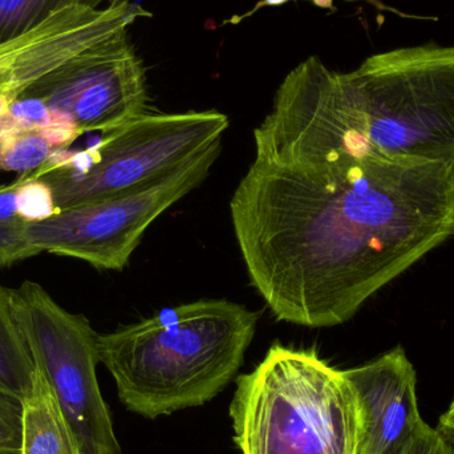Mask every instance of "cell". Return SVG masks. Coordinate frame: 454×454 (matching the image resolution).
Wrapping results in <instances>:
<instances>
[{
    "label": "cell",
    "instance_id": "d6986e66",
    "mask_svg": "<svg viewBox=\"0 0 454 454\" xmlns=\"http://www.w3.org/2000/svg\"><path fill=\"white\" fill-rule=\"evenodd\" d=\"M452 235H454V217H453V223H452Z\"/></svg>",
    "mask_w": 454,
    "mask_h": 454
},
{
    "label": "cell",
    "instance_id": "8992f818",
    "mask_svg": "<svg viewBox=\"0 0 454 454\" xmlns=\"http://www.w3.org/2000/svg\"><path fill=\"white\" fill-rule=\"evenodd\" d=\"M4 295L82 454H122L98 386V333L90 320L67 311L31 280L18 288H4Z\"/></svg>",
    "mask_w": 454,
    "mask_h": 454
},
{
    "label": "cell",
    "instance_id": "7c38bea8",
    "mask_svg": "<svg viewBox=\"0 0 454 454\" xmlns=\"http://www.w3.org/2000/svg\"><path fill=\"white\" fill-rule=\"evenodd\" d=\"M36 363L0 287V395L23 403L34 391Z\"/></svg>",
    "mask_w": 454,
    "mask_h": 454
},
{
    "label": "cell",
    "instance_id": "e0dca14e",
    "mask_svg": "<svg viewBox=\"0 0 454 454\" xmlns=\"http://www.w3.org/2000/svg\"><path fill=\"white\" fill-rule=\"evenodd\" d=\"M288 2H296V0H259L250 11L243 13V15L232 16L230 20L225 21V23L229 24H238L240 21L245 20V19L251 18L254 13L258 12L259 10H262L263 7H279V5L286 4Z\"/></svg>",
    "mask_w": 454,
    "mask_h": 454
},
{
    "label": "cell",
    "instance_id": "4fadbf2b",
    "mask_svg": "<svg viewBox=\"0 0 454 454\" xmlns=\"http://www.w3.org/2000/svg\"><path fill=\"white\" fill-rule=\"evenodd\" d=\"M71 0H0V43L26 34Z\"/></svg>",
    "mask_w": 454,
    "mask_h": 454
},
{
    "label": "cell",
    "instance_id": "3957f363",
    "mask_svg": "<svg viewBox=\"0 0 454 454\" xmlns=\"http://www.w3.org/2000/svg\"><path fill=\"white\" fill-rule=\"evenodd\" d=\"M242 454H357L356 395L314 351L275 344L240 376L230 405Z\"/></svg>",
    "mask_w": 454,
    "mask_h": 454
},
{
    "label": "cell",
    "instance_id": "277c9868",
    "mask_svg": "<svg viewBox=\"0 0 454 454\" xmlns=\"http://www.w3.org/2000/svg\"><path fill=\"white\" fill-rule=\"evenodd\" d=\"M341 79L376 149L454 167V47L431 42L376 53Z\"/></svg>",
    "mask_w": 454,
    "mask_h": 454
},
{
    "label": "cell",
    "instance_id": "7a4b0ae2",
    "mask_svg": "<svg viewBox=\"0 0 454 454\" xmlns=\"http://www.w3.org/2000/svg\"><path fill=\"white\" fill-rule=\"evenodd\" d=\"M261 315L226 299H201L98 335V359L124 407L145 419L201 407L242 367Z\"/></svg>",
    "mask_w": 454,
    "mask_h": 454
},
{
    "label": "cell",
    "instance_id": "30bf717a",
    "mask_svg": "<svg viewBox=\"0 0 454 454\" xmlns=\"http://www.w3.org/2000/svg\"><path fill=\"white\" fill-rule=\"evenodd\" d=\"M56 212L50 189L35 172L0 186V267L37 255L27 238V226Z\"/></svg>",
    "mask_w": 454,
    "mask_h": 454
},
{
    "label": "cell",
    "instance_id": "9a60e30c",
    "mask_svg": "<svg viewBox=\"0 0 454 454\" xmlns=\"http://www.w3.org/2000/svg\"><path fill=\"white\" fill-rule=\"evenodd\" d=\"M21 403L0 395V454H20Z\"/></svg>",
    "mask_w": 454,
    "mask_h": 454
},
{
    "label": "cell",
    "instance_id": "5bb4252c",
    "mask_svg": "<svg viewBox=\"0 0 454 454\" xmlns=\"http://www.w3.org/2000/svg\"><path fill=\"white\" fill-rule=\"evenodd\" d=\"M388 454H454V447L439 429L423 420Z\"/></svg>",
    "mask_w": 454,
    "mask_h": 454
},
{
    "label": "cell",
    "instance_id": "ba28073f",
    "mask_svg": "<svg viewBox=\"0 0 454 454\" xmlns=\"http://www.w3.org/2000/svg\"><path fill=\"white\" fill-rule=\"evenodd\" d=\"M20 96L42 101L82 135H106L148 114L145 68L127 29L69 59Z\"/></svg>",
    "mask_w": 454,
    "mask_h": 454
},
{
    "label": "cell",
    "instance_id": "9c48e42d",
    "mask_svg": "<svg viewBox=\"0 0 454 454\" xmlns=\"http://www.w3.org/2000/svg\"><path fill=\"white\" fill-rule=\"evenodd\" d=\"M362 420L357 454H388L423 421L418 379L403 347L344 371Z\"/></svg>",
    "mask_w": 454,
    "mask_h": 454
},
{
    "label": "cell",
    "instance_id": "8fae6325",
    "mask_svg": "<svg viewBox=\"0 0 454 454\" xmlns=\"http://www.w3.org/2000/svg\"><path fill=\"white\" fill-rule=\"evenodd\" d=\"M21 410L20 454H82L79 442L40 371L34 391L21 403Z\"/></svg>",
    "mask_w": 454,
    "mask_h": 454
},
{
    "label": "cell",
    "instance_id": "ac0fdd59",
    "mask_svg": "<svg viewBox=\"0 0 454 454\" xmlns=\"http://www.w3.org/2000/svg\"><path fill=\"white\" fill-rule=\"evenodd\" d=\"M106 3L109 7V5L128 3V0H71V4H82L85 5V7L95 8V10H98V8H100V5L106 4Z\"/></svg>",
    "mask_w": 454,
    "mask_h": 454
},
{
    "label": "cell",
    "instance_id": "5b68a950",
    "mask_svg": "<svg viewBox=\"0 0 454 454\" xmlns=\"http://www.w3.org/2000/svg\"><path fill=\"white\" fill-rule=\"evenodd\" d=\"M229 119L218 111L145 114L103 135L80 153L60 152L35 170L56 210L93 204L165 177L223 141Z\"/></svg>",
    "mask_w": 454,
    "mask_h": 454
},
{
    "label": "cell",
    "instance_id": "ffe728a7",
    "mask_svg": "<svg viewBox=\"0 0 454 454\" xmlns=\"http://www.w3.org/2000/svg\"><path fill=\"white\" fill-rule=\"evenodd\" d=\"M0 287H2V286H0Z\"/></svg>",
    "mask_w": 454,
    "mask_h": 454
},
{
    "label": "cell",
    "instance_id": "52a82bcc",
    "mask_svg": "<svg viewBox=\"0 0 454 454\" xmlns=\"http://www.w3.org/2000/svg\"><path fill=\"white\" fill-rule=\"evenodd\" d=\"M221 144L136 191L32 221L27 226L29 243L37 254L71 256L98 270L120 271L152 223L207 177Z\"/></svg>",
    "mask_w": 454,
    "mask_h": 454
},
{
    "label": "cell",
    "instance_id": "2e32d148",
    "mask_svg": "<svg viewBox=\"0 0 454 454\" xmlns=\"http://www.w3.org/2000/svg\"><path fill=\"white\" fill-rule=\"evenodd\" d=\"M437 429L444 434L445 439L454 447V397L450 402V407L447 408L439 420Z\"/></svg>",
    "mask_w": 454,
    "mask_h": 454
},
{
    "label": "cell",
    "instance_id": "6da1fadb",
    "mask_svg": "<svg viewBox=\"0 0 454 454\" xmlns=\"http://www.w3.org/2000/svg\"><path fill=\"white\" fill-rule=\"evenodd\" d=\"M230 215L251 286L272 315L333 327L452 237L454 167L376 149L340 72L311 56L254 129Z\"/></svg>",
    "mask_w": 454,
    "mask_h": 454
}]
</instances>
